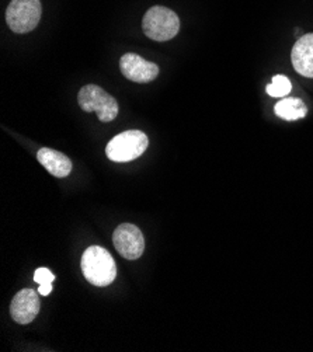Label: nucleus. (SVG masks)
I'll use <instances>...</instances> for the list:
<instances>
[{"label": "nucleus", "mask_w": 313, "mask_h": 352, "mask_svg": "<svg viewBox=\"0 0 313 352\" xmlns=\"http://www.w3.org/2000/svg\"><path fill=\"white\" fill-rule=\"evenodd\" d=\"M82 272L94 287H109L117 276V265L111 254L98 245H91L82 256Z\"/></svg>", "instance_id": "obj_1"}, {"label": "nucleus", "mask_w": 313, "mask_h": 352, "mask_svg": "<svg viewBox=\"0 0 313 352\" xmlns=\"http://www.w3.org/2000/svg\"><path fill=\"white\" fill-rule=\"evenodd\" d=\"M142 28L148 38L164 43L177 35L180 30V19L175 12L164 6H153L145 13Z\"/></svg>", "instance_id": "obj_2"}, {"label": "nucleus", "mask_w": 313, "mask_h": 352, "mask_svg": "<svg viewBox=\"0 0 313 352\" xmlns=\"http://www.w3.org/2000/svg\"><path fill=\"white\" fill-rule=\"evenodd\" d=\"M78 102L85 113H97V118L101 122H111L118 116L117 100L96 85L83 86L79 91Z\"/></svg>", "instance_id": "obj_3"}, {"label": "nucleus", "mask_w": 313, "mask_h": 352, "mask_svg": "<svg viewBox=\"0 0 313 352\" xmlns=\"http://www.w3.org/2000/svg\"><path fill=\"white\" fill-rule=\"evenodd\" d=\"M148 136L141 131H125L114 136L107 148L106 155L110 160L117 163H125L138 159L148 148Z\"/></svg>", "instance_id": "obj_4"}, {"label": "nucleus", "mask_w": 313, "mask_h": 352, "mask_svg": "<svg viewBox=\"0 0 313 352\" xmlns=\"http://www.w3.org/2000/svg\"><path fill=\"white\" fill-rule=\"evenodd\" d=\"M41 13L40 0H12L6 10V21L12 31L25 34L39 25Z\"/></svg>", "instance_id": "obj_5"}, {"label": "nucleus", "mask_w": 313, "mask_h": 352, "mask_svg": "<svg viewBox=\"0 0 313 352\" xmlns=\"http://www.w3.org/2000/svg\"><path fill=\"white\" fill-rule=\"evenodd\" d=\"M113 243L117 252L127 260H138L145 250L142 232L131 223H122L114 230Z\"/></svg>", "instance_id": "obj_6"}, {"label": "nucleus", "mask_w": 313, "mask_h": 352, "mask_svg": "<svg viewBox=\"0 0 313 352\" xmlns=\"http://www.w3.org/2000/svg\"><path fill=\"white\" fill-rule=\"evenodd\" d=\"M122 75L135 83H149L159 75V66L153 62L145 60L136 54H125L120 59Z\"/></svg>", "instance_id": "obj_7"}, {"label": "nucleus", "mask_w": 313, "mask_h": 352, "mask_svg": "<svg viewBox=\"0 0 313 352\" xmlns=\"http://www.w3.org/2000/svg\"><path fill=\"white\" fill-rule=\"evenodd\" d=\"M40 298L39 294L32 289H23L12 300L10 314L16 323L28 324L37 318L40 313Z\"/></svg>", "instance_id": "obj_8"}, {"label": "nucleus", "mask_w": 313, "mask_h": 352, "mask_svg": "<svg viewBox=\"0 0 313 352\" xmlns=\"http://www.w3.org/2000/svg\"><path fill=\"white\" fill-rule=\"evenodd\" d=\"M291 60L299 75L313 78V32L298 38L291 52Z\"/></svg>", "instance_id": "obj_9"}, {"label": "nucleus", "mask_w": 313, "mask_h": 352, "mask_svg": "<svg viewBox=\"0 0 313 352\" xmlns=\"http://www.w3.org/2000/svg\"><path fill=\"white\" fill-rule=\"evenodd\" d=\"M39 162L54 175V177H67L72 171V162L67 156L58 151L43 148L39 151Z\"/></svg>", "instance_id": "obj_10"}, {"label": "nucleus", "mask_w": 313, "mask_h": 352, "mask_svg": "<svg viewBox=\"0 0 313 352\" xmlns=\"http://www.w3.org/2000/svg\"><path fill=\"white\" fill-rule=\"evenodd\" d=\"M275 114L285 120V121H295V120H301L306 116V105L303 104L302 100L299 98H284L280 102H277L275 105Z\"/></svg>", "instance_id": "obj_11"}, {"label": "nucleus", "mask_w": 313, "mask_h": 352, "mask_svg": "<svg viewBox=\"0 0 313 352\" xmlns=\"http://www.w3.org/2000/svg\"><path fill=\"white\" fill-rule=\"evenodd\" d=\"M266 90L271 97H285L292 90V85L287 76L277 75L272 78V83L268 85Z\"/></svg>", "instance_id": "obj_12"}, {"label": "nucleus", "mask_w": 313, "mask_h": 352, "mask_svg": "<svg viewBox=\"0 0 313 352\" xmlns=\"http://www.w3.org/2000/svg\"><path fill=\"white\" fill-rule=\"evenodd\" d=\"M55 275L48 270V268H39L34 274V280H36L37 284H47V283H54Z\"/></svg>", "instance_id": "obj_13"}, {"label": "nucleus", "mask_w": 313, "mask_h": 352, "mask_svg": "<svg viewBox=\"0 0 313 352\" xmlns=\"http://www.w3.org/2000/svg\"><path fill=\"white\" fill-rule=\"evenodd\" d=\"M52 291V283H47V284H41L39 288V294L43 296H48Z\"/></svg>", "instance_id": "obj_14"}]
</instances>
